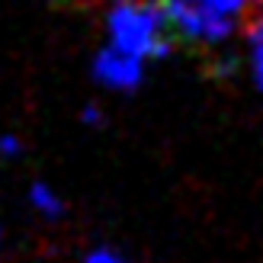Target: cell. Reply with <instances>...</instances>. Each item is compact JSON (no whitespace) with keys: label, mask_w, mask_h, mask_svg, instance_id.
<instances>
[{"label":"cell","mask_w":263,"mask_h":263,"mask_svg":"<svg viewBox=\"0 0 263 263\" xmlns=\"http://www.w3.org/2000/svg\"><path fill=\"white\" fill-rule=\"evenodd\" d=\"M106 39L109 45L141 55L144 61L170 58L177 45L157 0H112L106 10Z\"/></svg>","instance_id":"1"},{"label":"cell","mask_w":263,"mask_h":263,"mask_svg":"<svg viewBox=\"0 0 263 263\" xmlns=\"http://www.w3.org/2000/svg\"><path fill=\"white\" fill-rule=\"evenodd\" d=\"M177 39L196 45H221L234 35L251 0H157Z\"/></svg>","instance_id":"2"},{"label":"cell","mask_w":263,"mask_h":263,"mask_svg":"<svg viewBox=\"0 0 263 263\" xmlns=\"http://www.w3.org/2000/svg\"><path fill=\"white\" fill-rule=\"evenodd\" d=\"M90 74H93V81L100 87L116 90V93H132V90H138L144 84L148 61L141 55H132V51L106 42L90 61Z\"/></svg>","instance_id":"3"},{"label":"cell","mask_w":263,"mask_h":263,"mask_svg":"<svg viewBox=\"0 0 263 263\" xmlns=\"http://www.w3.org/2000/svg\"><path fill=\"white\" fill-rule=\"evenodd\" d=\"M26 196H29V205H32L42 218L55 221V218L64 215V199H61V193L51 186V183L35 180V183H29V193H26Z\"/></svg>","instance_id":"4"},{"label":"cell","mask_w":263,"mask_h":263,"mask_svg":"<svg viewBox=\"0 0 263 263\" xmlns=\"http://www.w3.org/2000/svg\"><path fill=\"white\" fill-rule=\"evenodd\" d=\"M247 42H251V71H254V84L263 90V10L251 16V26H247Z\"/></svg>","instance_id":"5"},{"label":"cell","mask_w":263,"mask_h":263,"mask_svg":"<svg viewBox=\"0 0 263 263\" xmlns=\"http://www.w3.org/2000/svg\"><path fill=\"white\" fill-rule=\"evenodd\" d=\"M20 154H23V141H20V135L4 132V135H0V157H7V161H16Z\"/></svg>","instance_id":"6"},{"label":"cell","mask_w":263,"mask_h":263,"mask_svg":"<svg viewBox=\"0 0 263 263\" xmlns=\"http://www.w3.org/2000/svg\"><path fill=\"white\" fill-rule=\"evenodd\" d=\"M81 122H84V125H90V128L106 125V109L97 106V103H87V106L81 109Z\"/></svg>","instance_id":"7"},{"label":"cell","mask_w":263,"mask_h":263,"mask_svg":"<svg viewBox=\"0 0 263 263\" xmlns=\"http://www.w3.org/2000/svg\"><path fill=\"white\" fill-rule=\"evenodd\" d=\"M84 263H125V260L116 254L112 247H93V251L84 257Z\"/></svg>","instance_id":"8"},{"label":"cell","mask_w":263,"mask_h":263,"mask_svg":"<svg viewBox=\"0 0 263 263\" xmlns=\"http://www.w3.org/2000/svg\"><path fill=\"white\" fill-rule=\"evenodd\" d=\"M251 7H260L263 10V0H251Z\"/></svg>","instance_id":"9"}]
</instances>
